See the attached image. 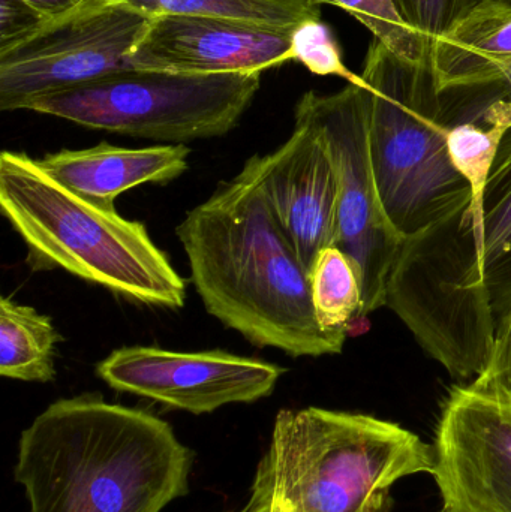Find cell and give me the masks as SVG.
<instances>
[{"mask_svg":"<svg viewBox=\"0 0 511 512\" xmlns=\"http://www.w3.org/2000/svg\"><path fill=\"white\" fill-rule=\"evenodd\" d=\"M353 15L380 44L402 60L422 63L431 57L432 45L405 21L396 0H314Z\"/></svg>","mask_w":511,"mask_h":512,"instance_id":"cell-19","label":"cell"},{"mask_svg":"<svg viewBox=\"0 0 511 512\" xmlns=\"http://www.w3.org/2000/svg\"><path fill=\"white\" fill-rule=\"evenodd\" d=\"M150 17L210 15L266 26L294 29L308 18L321 17L314 0H119Z\"/></svg>","mask_w":511,"mask_h":512,"instance_id":"cell-18","label":"cell"},{"mask_svg":"<svg viewBox=\"0 0 511 512\" xmlns=\"http://www.w3.org/2000/svg\"><path fill=\"white\" fill-rule=\"evenodd\" d=\"M501 86H503L504 92H506V95L509 96V99L511 101V68L509 71H507V74L504 75L503 81H501Z\"/></svg>","mask_w":511,"mask_h":512,"instance_id":"cell-28","label":"cell"},{"mask_svg":"<svg viewBox=\"0 0 511 512\" xmlns=\"http://www.w3.org/2000/svg\"><path fill=\"white\" fill-rule=\"evenodd\" d=\"M432 66L441 92L503 81L511 68V8H468L432 45Z\"/></svg>","mask_w":511,"mask_h":512,"instance_id":"cell-15","label":"cell"},{"mask_svg":"<svg viewBox=\"0 0 511 512\" xmlns=\"http://www.w3.org/2000/svg\"><path fill=\"white\" fill-rule=\"evenodd\" d=\"M251 495L258 496L267 502V512H287L284 505L275 498V496L267 495V493L260 492V490L251 489Z\"/></svg>","mask_w":511,"mask_h":512,"instance_id":"cell-25","label":"cell"},{"mask_svg":"<svg viewBox=\"0 0 511 512\" xmlns=\"http://www.w3.org/2000/svg\"><path fill=\"white\" fill-rule=\"evenodd\" d=\"M285 372L278 364L222 349L186 352L158 346H123L96 366V375L113 390L194 415L266 399Z\"/></svg>","mask_w":511,"mask_h":512,"instance_id":"cell-10","label":"cell"},{"mask_svg":"<svg viewBox=\"0 0 511 512\" xmlns=\"http://www.w3.org/2000/svg\"><path fill=\"white\" fill-rule=\"evenodd\" d=\"M260 72L194 75L129 69L35 99L26 110L167 144L224 137L260 90Z\"/></svg>","mask_w":511,"mask_h":512,"instance_id":"cell-7","label":"cell"},{"mask_svg":"<svg viewBox=\"0 0 511 512\" xmlns=\"http://www.w3.org/2000/svg\"><path fill=\"white\" fill-rule=\"evenodd\" d=\"M362 78L371 89L369 150L390 222L413 236L471 203L447 150L449 114L432 57L410 63L374 39Z\"/></svg>","mask_w":511,"mask_h":512,"instance_id":"cell-6","label":"cell"},{"mask_svg":"<svg viewBox=\"0 0 511 512\" xmlns=\"http://www.w3.org/2000/svg\"><path fill=\"white\" fill-rule=\"evenodd\" d=\"M50 23L23 0H0V54L29 41Z\"/></svg>","mask_w":511,"mask_h":512,"instance_id":"cell-23","label":"cell"},{"mask_svg":"<svg viewBox=\"0 0 511 512\" xmlns=\"http://www.w3.org/2000/svg\"><path fill=\"white\" fill-rule=\"evenodd\" d=\"M468 387L511 405V307L497 325L494 348L485 370Z\"/></svg>","mask_w":511,"mask_h":512,"instance_id":"cell-21","label":"cell"},{"mask_svg":"<svg viewBox=\"0 0 511 512\" xmlns=\"http://www.w3.org/2000/svg\"><path fill=\"white\" fill-rule=\"evenodd\" d=\"M194 457L162 418L80 394L21 432L14 480L30 512H162L188 495Z\"/></svg>","mask_w":511,"mask_h":512,"instance_id":"cell-2","label":"cell"},{"mask_svg":"<svg viewBox=\"0 0 511 512\" xmlns=\"http://www.w3.org/2000/svg\"><path fill=\"white\" fill-rule=\"evenodd\" d=\"M405 21L431 45L464 14L468 0H396Z\"/></svg>","mask_w":511,"mask_h":512,"instance_id":"cell-22","label":"cell"},{"mask_svg":"<svg viewBox=\"0 0 511 512\" xmlns=\"http://www.w3.org/2000/svg\"><path fill=\"white\" fill-rule=\"evenodd\" d=\"M23 2L44 14L48 20L59 21L83 11L84 8L99 0H23Z\"/></svg>","mask_w":511,"mask_h":512,"instance_id":"cell-24","label":"cell"},{"mask_svg":"<svg viewBox=\"0 0 511 512\" xmlns=\"http://www.w3.org/2000/svg\"><path fill=\"white\" fill-rule=\"evenodd\" d=\"M152 18L119 0H99L51 21L0 54V110H26L35 99L134 69L129 53Z\"/></svg>","mask_w":511,"mask_h":512,"instance_id":"cell-9","label":"cell"},{"mask_svg":"<svg viewBox=\"0 0 511 512\" xmlns=\"http://www.w3.org/2000/svg\"><path fill=\"white\" fill-rule=\"evenodd\" d=\"M312 306L318 324L327 333L348 334L362 312V286L348 256L329 246L315 259L311 271Z\"/></svg>","mask_w":511,"mask_h":512,"instance_id":"cell-17","label":"cell"},{"mask_svg":"<svg viewBox=\"0 0 511 512\" xmlns=\"http://www.w3.org/2000/svg\"><path fill=\"white\" fill-rule=\"evenodd\" d=\"M285 236L311 271L323 249L335 246L338 182L314 126L294 114V131L269 155L248 159Z\"/></svg>","mask_w":511,"mask_h":512,"instance_id":"cell-13","label":"cell"},{"mask_svg":"<svg viewBox=\"0 0 511 512\" xmlns=\"http://www.w3.org/2000/svg\"><path fill=\"white\" fill-rule=\"evenodd\" d=\"M185 144L120 147L101 143L89 149L60 150L38 159L42 170L69 191L102 206L114 207L123 192L149 183H168L188 170Z\"/></svg>","mask_w":511,"mask_h":512,"instance_id":"cell-14","label":"cell"},{"mask_svg":"<svg viewBox=\"0 0 511 512\" xmlns=\"http://www.w3.org/2000/svg\"><path fill=\"white\" fill-rule=\"evenodd\" d=\"M386 306L450 375L485 370L511 307V132L486 183L479 231L467 236L444 218L405 237Z\"/></svg>","mask_w":511,"mask_h":512,"instance_id":"cell-3","label":"cell"},{"mask_svg":"<svg viewBox=\"0 0 511 512\" xmlns=\"http://www.w3.org/2000/svg\"><path fill=\"white\" fill-rule=\"evenodd\" d=\"M291 62H299L320 77H339L347 84L368 86L362 75L354 74L342 57L341 45L321 17L308 18L291 33Z\"/></svg>","mask_w":511,"mask_h":512,"instance_id":"cell-20","label":"cell"},{"mask_svg":"<svg viewBox=\"0 0 511 512\" xmlns=\"http://www.w3.org/2000/svg\"><path fill=\"white\" fill-rule=\"evenodd\" d=\"M476 5H500L511 8V0H468L467 9ZM467 9H465V11H467Z\"/></svg>","mask_w":511,"mask_h":512,"instance_id":"cell-27","label":"cell"},{"mask_svg":"<svg viewBox=\"0 0 511 512\" xmlns=\"http://www.w3.org/2000/svg\"><path fill=\"white\" fill-rule=\"evenodd\" d=\"M434 472V447L392 421L356 412L281 409L252 489L287 512H390L402 478Z\"/></svg>","mask_w":511,"mask_h":512,"instance_id":"cell-5","label":"cell"},{"mask_svg":"<svg viewBox=\"0 0 511 512\" xmlns=\"http://www.w3.org/2000/svg\"><path fill=\"white\" fill-rule=\"evenodd\" d=\"M293 29L210 15H159L131 53L134 69L215 75L260 72L291 62Z\"/></svg>","mask_w":511,"mask_h":512,"instance_id":"cell-12","label":"cell"},{"mask_svg":"<svg viewBox=\"0 0 511 512\" xmlns=\"http://www.w3.org/2000/svg\"><path fill=\"white\" fill-rule=\"evenodd\" d=\"M369 86L347 84L330 95L306 92L294 114L320 135L338 182L336 248L348 256L362 286L360 321L386 306L387 282L405 237L390 222L369 150Z\"/></svg>","mask_w":511,"mask_h":512,"instance_id":"cell-8","label":"cell"},{"mask_svg":"<svg viewBox=\"0 0 511 512\" xmlns=\"http://www.w3.org/2000/svg\"><path fill=\"white\" fill-rule=\"evenodd\" d=\"M441 512H511V405L456 387L434 445Z\"/></svg>","mask_w":511,"mask_h":512,"instance_id":"cell-11","label":"cell"},{"mask_svg":"<svg viewBox=\"0 0 511 512\" xmlns=\"http://www.w3.org/2000/svg\"><path fill=\"white\" fill-rule=\"evenodd\" d=\"M0 212L32 270L60 268L144 306H185V279L146 225L69 191L26 153L0 155Z\"/></svg>","mask_w":511,"mask_h":512,"instance_id":"cell-4","label":"cell"},{"mask_svg":"<svg viewBox=\"0 0 511 512\" xmlns=\"http://www.w3.org/2000/svg\"><path fill=\"white\" fill-rule=\"evenodd\" d=\"M240 512H267V502L258 498V496L251 495L248 504Z\"/></svg>","mask_w":511,"mask_h":512,"instance_id":"cell-26","label":"cell"},{"mask_svg":"<svg viewBox=\"0 0 511 512\" xmlns=\"http://www.w3.org/2000/svg\"><path fill=\"white\" fill-rule=\"evenodd\" d=\"M176 236L204 309L222 325L293 358L341 354L348 336L318 324L308 270L248 161L186 213Z\"/></svg>","mask_w":511,"mask_h":512,"instance_id":"cell-1","label":"cell"},{"mask_svg":"<svg viewBox=\"0 0 511 512\" xmlns=\"http://www.w3.org/2000/svg\"><path fill=\"white\" fill-rule=\"evenodd\" d=\"M60 334L51 316L35 307L0 300V376L14 381L47 384L56 378Z\"/></svg>","mask_w":511,"mask_h":512,"instance_id":"cell-16","label":"cell"}]
</instances>
